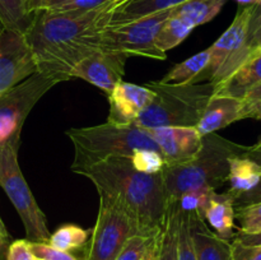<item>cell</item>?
Instances as JSON below:
<instances>
[{
  "instance_id": "cell-32",
  "label": "cell",
  "mask_w": 261,
  "mask_h": 260,
  "mask_svg": "<svg viewBox=\"0 0 261 260\" xmlns=\"http://www.w3.org/2000/svg\"><path fill=\"white\" fill-rule=\"evenodd\" d=\"M261 47V4L254 5L251 19H250L249 31L246 38L247 59L251 58Z\"/></svg>"
},
{
  "instance_id": "cell-43",
  "label": "cell",
  "mask_w": 261,
  "mask_h": 260,
  "mask_svg": "<svg viewBox=\"0 0 261 260\" xmlns=\"http://www.w3.org/2000/svg\"><path fill=\"white\" fill-rule=\"evenodd\" d=\"M260 99H261V83L257 84V86H255L254 88H252L251 91L245 96L244 101L254 102V101H260Z\"/></svg>"
},
{
  "instance_id": "cell-20",
  "label": "cell",
  "mask_w": 261,
  "mask_h": 260,
  "mask_svg": "<svg viewBox=\"0 0 261 260\" xmlns=\"http://www.w3.org/2000/svg\"><path fill=\"white\" fill-rule=\"evenodd\" d=\"M185 2L188 0H127L126 3L110 12L109 24L138 19L144 15L175 8Z\"/></svg>"
},
{
  "instance_id": "cell-6",
  "label": "cell",
  "mask_w": 261,
  "mask_h": 260,
  "mask_svg": "<svg viewBox=\"0 0 261 260\" xmlns=\"http://www.w3.org/2000/svg\"><path fill=\"white\" fill-rule=\"evenodd\" d=\"M18 149L19 147L10 143L0 144V186L19 214L28 241L47 244L51 236L47 219L23 177Z\"/></svg>"
},
{
  "instance_id": "cell-16",
  "label": "cell",
  "mask_w": 261,
  "mask_h": 260,
  "mask_svg": "<svg viewBox=\"0 0 261 260\" xmlns=\"http://www.w3.org/2000/svg\"><path fill=\"white\" fill-rule=\"evenodd\" d=\"M190 224L196 260H233L232 242L212 232L203 217L190 213Z\"/></svg>"
},
{
  "instance_id": "cell-1",
  "label": "cell",
  "mask_w": 261,
  "mask_h": 260,
  "mask_svg": "<svg viewBox=\"0 0 261 260\" xmlns=\"http://www.w3.org/2000/svg\"><path fill=\"white\" fill-rule=\"evenodd\" d=\"M110 20V3L87 13L40 10L25 33L38 73L60 82L71 81L74 66L102 50L101 32Z\"/></svg>"
},
{
  "instance_id": "cell-10",
  "label": "cell",
  "mask_w": 261,
  "mask_h": 260,
  "mask_svg": "<svg viewBox=\"0 0 261 260\" xmlns=\"http://www.w3.org/2000/svg\"><path fill=\"white\" fill-rule=\"evenodd\" d=\"M254 5H240L233 22L209 47L211 60L205 79L218 84L226 81L247 60L246 38Z\"/></svg>"
},
{
  "instance_id": "cell-12",
  "label": "cell",
  "mask_w": 261,
  "mask_h": 260,
  "mask_svg": "<svg viewBox=\"0 0 261 260\" xmlns=\"http://www.w3.org/2000/svg\"><path fill=\"white\" fill-rule=\"evenodd\" d=\"M127 58L129 56L114 51H98L79 61L71 71V78L83 79L109 96L122 82Z\"/></svg>"
},
{
  "instance_id": "cell-3",
  "label": "cell",
  "mask_w": 261,
  "mask_h": 260,
  "mask_svg": "<svg viewBox=\"0 0 261 260\" xmlns=\"http://www.w3.org/2000/svg\"><path fill=\"white\" fill-rule=\"evenodd\" d=\"M247 148L227 140L217 133L203 135L200 149L190 161L163 167L162 176L167 200H178L184 193L194 189L217 190L221 188L228 180L231 160L244 155Z\"/></svg>"
},
{
  "instance_id": "cell-18",
  "label": "cell",
  "mask_w": 261,
  "mask_h": 260,
  "mask_svg": "<svg viewBox=\"0 0 261 260\" xmlns=\"http://www.w3.org/2000/svg\"><path fill=\"white\" fill-rule=\"evenodd\" d=\"M204 219L209 222L219 237L228 241L233 240L236 236L234 232L236 206H234L233 196L229 193L218 194L214 191L205 211Z\"/></svg>"
},
{
  "instance_id": "cell-35",
  "label": "cell",
  "mask_w": 261,
  "mask_h": 260,
  "mask_svg": "<svg viewBox=\"0 0 261 260\" xmlns=\"http://www.w3.org/2000/svg\"><path fill=\"white\" fill-rule=\"evenodd\" d=\"M233 260H261V245H244L232 240Z\"/></svg>"
},
{
  "instance_id": "cell-38",
  "label": "cell",
  "mask_w": 261,
  "mask_h": 260,
  "mask_svg": "<svg viewBox=\"0 0 261 260\" xmlns=\"http://www.w3.org/2000/svg\"><path fill=\"white\" fill-rule=\"evenodd\" d=\"M257 201H261V180L254 189H251L250 191H246V193L237 196V198L234 199V206L246 205V204L257 203Z\"/></svg>"
},
{
  "instance_id": "cell-29",
  "label": "cell",
  "mask_w": 261,
  "mask_h": 260,
  "mask_svg": "<svg viewBox=\"0 0 261 260\" xmlns=\"http://www.w3.org/2000/svg\"><path fill=\"white\" fill-rule=\"evenodd\" d=\"M161 233V232H160ZM160 235L155 236H147V235H133L125 245L122 246L121 251L119 252L115 260H142L145 252L148 251L153 242L158 239Z\"/></svg>"
},
{
  "instance_id": "cell-28",
  "label": "cell",
  "mask_w": 261,
  "mask_h": 260,
  "mask_svg": "<svg viewBox=\"0 0 261 260\" xmlns=\"http://www.w3.org/2000/svg\"><path fill=\"white\" fill-rule=\"evenodd\" d=\"M236 218L240 221V233L261 232V201L236 206Z\"/></svg>"
},
{
  "instance_id": "cell-11",
  "label": "cell",
  "mask_w": 261,
  "mask_h": 260,
  "mask_svg": "<svg viewBox=\"0 0 261 260\" xmlns=\"http://www.w3.org/2000/svg\"><path fill=\"white\" fill-rule=\"evenodd\" d=\"M37 73L35 56L23 33L0 32V96Z\"/></svg>"
},
{
  "instance_id": "cell-23",
  "label": "cell",
  "mask_w": 261,
  "mask_h": 260,
  "mask_svg": "<svg viewBox=\"0 0 261 260\" xmlns=\"http://www.w3.org/2000/svg\"><path fill=\"white\" fill-rule=\"evenodd\" d=\"M180 219L181 208L178 201H168L165 224H163L162 229H161L160 239H158L157 260H178L177 241Z\"/></svg>"
},
{
  "instance_id": "cell-30",
  "label": "cell",
  "mask_w": 261,
  "mask_h": 260,
  "mask_svg": "<svg viewBox=\"0 0 261 260\" xmlns=\"http://www.w3.org/2000/svg\"><path fill=\"white\" fill-rule=\"evenodd\" d=\"M177 259L178 260H196L195 247L191 236L190 213L181 209L180 228H178L177 241Z\"/></svg>"
},
{
  "instance_id": "cell-22",
  "label": "cell",
  "mask_w": 261,
  "mask_h": 260,
  "mask_svg": "<svg viewBox=\"0 0 261 260\" xmlns=\"http://www.w3.org/2000/svg\"><path fill=\"white\" fill-rule=\"evenodd\" d=\"M227 2L228 0H188L172 8L171 14L196 28L217 17Z\"/></svg>"
},
{
  "instance_id": "cell-4",
  "label": "cell",
  "mask_w": 261,
  "mask_h": 260,
  "mask_svg": "<svg viewBox=\"0 0 261 260\" xmlns=\"http://www.w3.org/2000/svg\"><path fill=\"white\" fill-rule=\"evenodd\" d=\"M144 86L154 96L134 124L145 130L167 126L196 127L216 91L213 82L176 84L153 81Z\"/></svg>"
},
{
  "instance_id": "cell-45",
  "label": "cell",
  "mask_w": 261,
  "mask_h": 260,
  "mask_svg": "<svg viewBox=\"0 0 261 260\" xmlns=\"http://www.w3.org/2000/svg\"><path fill=\"white\" fill-rule=\"evenodd\" d=\"M240 5H260L261 0H236Z\"/></svg>"
},
{
  "instance_id": "cell-17",
  "label": "cell",
  "mask_w": 261,
  "mask_h": 260,
  "mask_svg": "<svg viewBox=\"0 0 261 260\" xmlns=\"http://www.w3.org/2000/svg\"><path fill=\"white\" fill-rule=\"evenodd\" d=\"M259 83H261V51H256L226 81L216 84L214 94L244 99Z\"/></svg>"
},
{
  "instance_id": "cell-48",
  "label": "cell",
  "mask_w": 261,
  "mask_h": 260,
  "mask_svg": "<svg viewBox=\"0 0 261 260\" xmlns=\"http://www.w3.org/2000/svg\"><path fill=\"white\" fill-rule=\"evenodd\" d=\"M36 260H42V259H37V257H36Z\"/></svg>"
},
{
  "instance_id": "cell-13",
  "label": "cell",
  "mask_w": 261,
  "mask_h": 260,
  "mask_svg": "<svg viewBox=\"0 0 261 260\" xmlns=\"http://www.w3.org/2000/svg\"><path fill=\"white\" fill-rule=\"evenodd\" d=\"M148 133L160 148L166 165L188 162L201 147L203 137L196 127H155L149 129Z\"/></svg>"
},
{
  "instance_id": "cell-27",
  "label": "cell",
  "mask_w": 261,
  "mask_h": 260,
  "mask_svg": "<svg viewBox=\"0 0 261 260\" xmlns=\"http://www.w3.org/2000/svg\"><path fill=\"white\" fill-rule=\"evenodd\" d=\"M216 190L209 188L194 189V190L186 191L178 198V204L182 211L195 213L198 216H205V211L208 208V204L211 201L212 195Z\"/></svg>"
},
{
  "instance_id": "cell-2",
  "label": "cell",
  "mask_w": 261,
  "mask_h": 260,
  "mask_svg": "<svg viewBox=\"0 0 261 260\" xmlns=\"http://www.w3.org/2000/svg\"><path fill=\"white\" fill-rule=\"evenodd\" d=\"M75 173L89 178L98 195L107 196L126 213L138 233L160 235L168 208L162 171L140 172L135 170L130 158L110 157Z\"/></svg>"
},
{
  "instance_id": "cell-42",
  "label": "cell",
  "mask_w": 261,
  "mask_h": 260,
  "mask_svg": "<svg viewBox=\"0 0 261 260\" xmlns=\"http://www.w3.org/2000/svg\"><path fill=\"white\" fill-rule=\"evenodd\" d=\"M10 245V236H4L0 233V260H7L8 247Z\"/></svg>"
},
{
  "instance_id": "cell-5",
  "label": "cell",
  "mask_w": 261,
  "mask_h": 260,
  "mask_svg": "<svg viewBox=\"0 0 261 260\" xmlns=\"http://www.w3.org/2000/svg\"><path fill=\"white\" fill-rule=\"evenodd\" d=\"M66 135L74 145L71 171L94 165L110 157L130 158L135 150L152 149L161 152L148 130L135 124L116 125L111 122L88 127H73Z\"/></svg>"
},
{
  "instance_id": "cell-36",
  "label": "cell",
  "mask_w": 261,
  "mask_h": 260,
  "mask_svg": "<svg viewBox=\"0 0 261 260\" xmlns=\"http://www.w3.org/2000/svg\"><path fill=\"white\" fill-rule=\"evenodd\" d=\"M7 260H36L31 242L28 240H15L10 242L7 252Z\"/></svg>"
},
{
  "instance_id": "cell-40",
  "label": "cell",
  "mask_w": 261,
  "mask_h": 260,
  "mask_svg": "<svg viewBox=\"0 0 261 260\" xmlns=\"http://www.w3.org/2000/svg\"><path fill=\"white\" fill-rule=\"evenodd\" d=\"M246 119H256L261 121V99L260 101L246 102Z\"/></svg>"
},
{
  "instance_id": "cell-26",
  "label": "cell",
  "mask_w": 261,
  "mask_h": 260,
  "mask_svg": "<svg viewBox=\"0 0 261 260\" xmlns=\"http://www.w3.org/2000/svg\"><path fill=\"white\" fill-rule=\"evenodd\" d=\"M193 30L194 28L190 24L184 22L180 18L170 14V17L165 20L160 32H158L157 38H155V45L160 50L166 53L171 48H175L182 41H185V38L193 32Z\"/></svg>"
},
{
  "instance_id": "cell-44",
  "label": "cell",
  "mask_w": 261,
  "mask_h": 260,
  "mask_svg": "<svg viewBox=\"0 0 261 260\" xmlns=\"http://www.w3.org/2000/svg\"><path fill=\"white\" fill-rule=\"evenodd\" d=\"M160 239V236H158ZM158 239L153 242L152 246L148 249V251L145 252L144 256L142 257V260H157V251H158Z\"/></svg>"
},
{
  "instance_id": "cell-15",
  "label": "cell",
  "mask_w": 261,
  "mask_h": 260,
  "mask_svg": "<svg viewBox=\"0 0 261 260\" xmlns=\"http://www.w3.org/2000/svg\"><path fill=\"white\" fill-rule=\"evenodd\" d=\"M244 119H246V102L244 99L213 94L196 129L203 137Z\"/></svg>"
},
{
  "instance_id": "cell-8",
  "label": "cell",
  "mask_w": 261,
  "mask_h": 260,
  "mask_svg": "<svg viewBox=\"0 0 261 260\" xmlns=\"http://www.w3.org/2000/svg\"><path fill=\"white\" fill-rule=\"evenodd\" d=\"M56 84L55 79L37 71L0 96V144L19 147L23 124L31 110Z\"/></svg>"
},
{
  "instance_id": "cell-46",
  "label": "cell",
  "mask_w": 261,
  "mask_h": 260,
  "mask_svg": "<svg viewBox=\"0 0 261 260\" xmlns=\"http://www.w3.org/2000/svg\"><path fill=\"white\" fill-rule=\"evenodd\" d=\"M126 2H127V0H112V2L110 3V12H111V10H114L115 8L122 5L124 3H126Z\"/></svg>"
},
{
  "instance_id": "cell-9",
  "label": "cell",
  "mask_w": 261,
  "mask_h": 260,
  "mask_svg": "<svg viewBox=\"0 0 261 260\" xmlns=\"http://www.w3.org/2000/svg\"><path fill=\"white\" fill-rule=\"evenodd\" d=\"M99 196L96 224L84 252L83 260H115L125 242L138 233L134 222L107 196Z\"/></svg>"
},
{
  "instance_id": "cell-7",
  "label": "cell",
  "mask_w": 261,
  "mask_h": 260,
  "mask_svg": "<svg viewBox=\"0 0 261 260\" xmlns=\"http://www.w3.org/2000/svg\"><path fill=\"white\" fill-rule=\"evenodd\" d=\"M171 9L161 10L129 22L107 24L101 32L102 50L126 56L137 55L165 60L166 53L157 47L155 38L165 20L170 17Z\"/></svg>"
},
{
  "instance_id": "cell-41",
  "label": "cell",
  "mask_w": 261,
  "mask_h": 260,
  "mask_svg": "<svg viewBox=\"0 0 261 260\" xmlns=\"http://www.w3.org/2000/svg\"><path fill=\"white\" fill-rule=\"evenodd\" d=\"M245 155H246L247 158H250L251 161H254V162H256L259 166H261V140L257 142L255 145H252V147L247 148Z\"/></svg>"
},
{
  "instance_id": "cell-39",
  "label": "cell",
  "mask_w": 261,
  "mask_h": 260,
  "mask_svg": "<svg viewBox=\"0 0 261 260\" xmlns=\"http://www.w3.org/2000/svg\"><path fill=\"white\" fill-rule=\"evenodd\" d=\"M233 240H237V241H240L244 245H261V232L252 235L240 233V232H237Z\"/></svg>"
},
{
  "instance_id": "cell-19",
  "label": "cell",
  "mask_w": 261,
  "mask_h": 260,
  "mask_svg": "<svg viewBox=\"0 0 261 260\" xmlns=\"http://www.w3.org/2000/svg\"><path fill=\"white\" fill-rule=\"evenodd\" d=\"M261 180V166L247 158L246 155H239L232 158L229 162L228 180L229 190L233 199L241 194L250 191L259 184Z\"/></svg>"
},
{
  "instance_id": "cell-31",
  "label": "cell",
  "mask_w": 261,
  "mask_h": 260,
  "mask_svg": "<svg viewBox=\"0 0 261 260\" xmlns=\"http://www.w3.org/2000/svg\"><path fill=\"white\" fill-rule=\"evenodd\" d=\"M130 160H132L135 170L144 173H158L166 166L165 158H163L162 153L158 152V150H135Z\"/></svg>"
},
{
  "instance_id": "cell-33",
  "label": "cell",
  "mask_w": 261,
  "mask_h": 260,
  "mask_svg": "<svg viewBox=\"0 0 261 260\" xmlns=\"http://www.w3.org/2000/svg\"><path fill=\"white\" fill-rule=\"evenodd\" d=\"M112 0H69L61 7L55 8L50 12L56 13H87L91 10L98 9L103 5L109 4Z\"/></svg>"
},
{
  "instance_id": "cell-21",
  "label": "cell",
  "mask_w": 261,
  "mask_h": 260,
  "mask_svg": "<svg viewBox=\"0 0 261 260\" xmlns=\"http://www.w3.org/2000/svg\"><path fill=\"white\" fill-rule=\"evenodd\" d=\"M209 60H211V50L206 48L173 66L161 79V82L176 84L200 83L203 79H205V71L209 65Z\"/></svg>"
},
{
  "instance_id": "cell-37",
  "label": "cell",
  "mask_w": 261,
  "mask_h": 260,
  "mask_svg": "<svg viewBox=\"0 0 261 260\" xmlns=\"http://www.w3.org/2000/svg\"><path fill=\"white\" fill-rule=\"evenodd\" d=\"M69 0H27V9L31 14H35L40 10H53L61 7Z\"/></svg>"
},
{
  "instance_id": "cell-25",
  "label": "cell",
  "mask_w": 261,
  "mask_h": 260,
  "mask_svg": "<svg viewBox=\"0 0 261 260\" xmlns=\"http://www.w3.org/2000/svg\"><path fill=\"white\" fill-rule=\"evenodd\" d=\"M92 229H84L76 224H64L50 236L47 244L63 251H73L82 249L88 244Z\"/></svg>"
},
{
  "instance_id": "cell-34",
  "label": "cell",
  "mask_w": 261,
  "mask_h": 260,
  "mask_svg": "<svg viewBox=\"0 0 261 260\" xmlns=\"http://www.w3.org/2000/svg\"><path fill=\"white\" fill-rule=\"evenodd\" d=\"M31 242V241H30ZM31 250L37 259L42 260H78L71 252L58 250L48 244L31 242Z\"/></svg>"
},
{
  "instance_id": "cell-14",
  "label": "cell",
  "mask_w": 261,
  "mask_h": 260,
  "mask_svg": "<svg viewBox=\"0 0 261 260\" xmlns=\"http://www.w3.org/2000/svg\"><path fill=\"white\" fill-rule=\"evenodd\" d=\"M154 93L145 86L120 82L109 94V120L116 125L134 124Z\"/></svg>"
},
{
  "instance_id": "cell-24",
  "label": "cell",
  "mask_w": 261,
  "mask_h": 260,
  "mask_svg": "<svg viewBox=\"0 0 261 260\" xmlns=\"http://www.w3.org/2000/svg\"><path fill=\"white\" fill-rule=\"evenodd\" d=\"M33 15L27 9V0H0V32L4 30L28 32Z\"/></svg>"
},
{
  "instance_id": "cell-47",
  "label": "cell",
  "mask_w": 261,
  "mask_h": 260,
  "mask_svg": "<svg viewBox=\"0 0 261 260\" xmlns=\"http://www.w3.org/2000/svg\"><path fill=\"white\" fill-rule=\"evenodd\" d=\"M0 233L4 235V236H10V235L8 233V229H7V227H5L4 222H3L2 217H0Z\"/></svg>"
}]
</instances>
